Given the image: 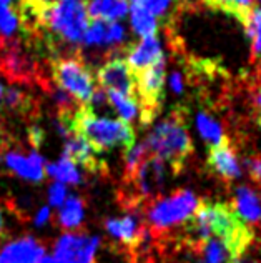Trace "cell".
<instances>
[{
    "mask_svg": "<svg viewBox=\"0 0 261 263\" xmlns=\"http://www.w3.org/2000/svg\"><path fill=\"white\" fill-rule=\"evenodd\" d=\"M50 79L57 87L70 93L78 105H88L97 88L93 70L80 50L58 55L50 60Z\"/></svg>",
    "mask_w": 261,
    "mask_h": 263,
    "instance_id": "277c9868",
    "label": "cell"
},
{
    "mask_svg": "<svg viewBox=\"0 0 261 263\" xmlns=\"http://www.w3.org/2000/svg\"><path fill=\"white\" fill-rule=\"evenodd\" d=\"M207 168L213 175L225 180V182H233L242 177V167H239V160L235 148L231 147L228 138L218 145L213 147L208 152L207 158Z\"/></svg>",
    "mask_w": 261,
    "mask_h": 263,
    "instance_id": "8fae6325",
    "label": "cell"
},
{
    "mask_svg": "<svg viewBox=\"0 0 261 263\" xmlns=\"http://www.w3.org/2000/svg\"><path fill=\"white\" fill-rule=\"evenodd\" d=\"M27 134H29V142L32 145L33 150H38L40 145L44 143L45 140V132L44 128H40L38 125H30L29 130H27Z\"/></svg>",
    "mask_w": 261,
    "mask_h": 263,
    "instance_id": "4dcf8cb0",
    "label": "cell"
},
{
    "mask_svg": "<svg viewBox=\"0 0 261 263\" xmlns=\"http://www.w3.org/2000/svg\"><path fill=\"white\" fill-rule=\"evenodd\" d=\"M187 114L183 107L173 108L167 119L156 123L143 142L150 155L162 158L175 175L185 168L193 154V143L187 128Z\"/></svg>",
    "mask_w": 261,
    "mask_h": 263,
    "instance_id": "6da1fadb",
    "label": "cell"
},
{
    "mask_svg": "<svg viewBox=\"0 0 261 263\" xmlns=\"http://www.w3.org/2000/svg\"><path fill=\"white\" fill-rule=\"evenodd\" d=\"M105 230L115 241H118L127 250H133L145 237L148 232V227L143 223L142 212H128L127 215L120 218H107L105 220Z\"/></svg>",
    "mask_w": 261,
    "mask_h": 263,
    "instance_id": "30bf717a",
    "label": "cell"
},
{
    "mask_svg": "<svg viewBox=\"0 0 261 263\" xmlns=\"http://www.w3.org/2000/svg\"><path fill=\"white\" fill-rule=\"evenodd\" d=\"M196 128H198V134H200L203 140L208 143L210 148L218 147L226 138L219 122L213 119L208 112H203V110L198 112L196 115Z\"/></svg>",
    "mask_w": 261,
    "mask_h": 263,
    "instance_id": "7402d4cb",
    "label": "cell"
},
{
    "mask_svg": "<svg viewBox=\"0 0 261 263\" xmlns=\"http://www.w3.org/2000/svg\"><path fill=\"white\" fill-rule=\"evenodd\" d=\"M246 37L251 42V59L258 62L261 59V10L255 9L250 15L248 22L243 25Z\"/></svg>",
    "mask_w": 261,
    "mask_h": 263,
    "instance_id": "484cf974",
    "label": "cell"
},
{
    "mask_svg": "<svg viewBox=\"0 0 261 263\" xmlns=\"http://www.w3.org/2000/svg\"><path fill=\"white\" fill-rule=\"evenodd\" d=\"M0 2L5 4V5H13V2H15V0H0Z\"/></svg>",
    "mask_w": 261,
    "mask_h": 263,
    "instance_id": "ab89813d",
    "label": "cell"
},
{
    "mask_svg": "<svg viewBox=\"0 0 261 263\" xmlns=\"http://www.w3.org/2000/svg\"><path fill=\"white\" fill-rule=\"evenodd\" d=\"M128 10H130V22H132V29L136 35H140V39L156 35L158 20L147 9H143V7L138 4L130 2Z\"/></svg>",
    "mask_w": 261,
    "mask_h": 263,
    "instance_id": "44dd1931",
    "label": "cell"
},
{
    "mask_svg": "<svg viewBox=\"0 0 261 263\" xmlns=\"http://www.w3.org/2000/svg\"><path fill=\"white\" fill-rule=\"evenodd\" d=\"M130 2L142 5L143 9H147L156 20L162 18V20H167V22H171V13L176 9H180L178 0H130Z\"/></svg>",
    "mask_w": 261,
    "mask_h": 263,
    "instance_id": "4316f807",
    "label": "cell"
},
{
    "mask_svg": "<svg viewBox=\"0 0 261 263\" xmlns=\"http://www.w3.org/2000/svg\"><path fill=\"white\" fill-rule=\"evenodd\" d=\"M165 70H167V60L163 57L152 67L133 73L142 127H148L162 112V102L165 97Z\"/></svg>",
    "mask_w": 261,
    "mask_h": 263,
    "instance_id": "8992f818",
    "label": "cell"
},
{
    "mask_svg": "<svg viewBox=\"0 0 261 263\" xmlns=\"http://www.w3.org/2000/svg\"><path fill=\"white\" fill-rule=\"evenodd\" d=\"M2 102L10 112L17 114L25 120H35L40 115V103L30 92L18 87H9L4 90Z\"/></svg>",
    "mask_w": 261,
    "mask_h": 263,
    "instance_id": "e0dca14e",
    "label": "cell"
},
{
    "mask_svg": "<svg viewBox=\"0 0 261 263\" xmlns=\"http://www.w3.org/2000/svg\"><path fill=\"white\" fill-rule=\"evenodd\" d=\"M4 235V217H2V210H0V238Z\"/></svg>",
    "mask_w": 261,
    "mask_h": 263,
    "instance_id": "74e56055",
    "label": "cell"
},
{
    "mask_svg": "<svg viewBox=\"0 0 261 263\" xmlns=\"http://www.w3.org/2000/svg\"><path fill=\"white\" fill-rule=\"evenodd\" d=\"M18 27V17H17V9L10 7L7 13L4 15L2 22H0V39H12Z\"/></svg>",
    "mask_w": 261,
    "mask_h": 263,
    "instance_id": "83f0119b",
    "label": "cell"
},
{
    "mask_svg": "<svg viewBox=\"0 0 261 263\" xmlns=\"http://www.w3.org/2000/svg\"><path fill=\"white\" fill-rule=\"evenodd\" d=\"M45 255V245L33 237L12 240L0 248V263H37Z\"/></svg>",
    "mask_w": 261,
    "mask_h": 263,
    "instance_id": "4fadbf2b",
    "label": "cell"
},
{
    "mask_svg": "<svg viewBox=\"0 0 261 263\" xmlns=\"http://www.w3.org/2000/svg\"><path fill=\"white\" fill-rule=\"evenodd\" d=\"M125 55H127V59H125L127 65L130 67V70L133 73L145 70V68L152 67L158 60L165 57L163 48H162V40L158 39V35L140 39V42L128 45Z\"/></svg>",
    "mask_w": 261,
    "mask_h": 263,
    "instance_id": "7c38bea8",
    "label": "cell"
},
{
    "mask_svg": "<svg viewBox=\"0 0 261 263\" xmlns=\"http://www.w3.org/2000/svg\"><path fill=\"white\" fill-rule=\"evenodd\" d=\"M0 73L13 85H37L45 90L52 84L30 47L15 37L0 39Z\"/></svg>",
    "mask_w": 261,
    "mask_h": 263,
    "instance_id": "3957f363",
    "label": "cell"
},
{
    "mask_svg": "<svg viewBox=\"0 0 261 263\" xmlns=\"http://www.w3.org/2000/svg\"><path fill=\"white\" fill-rule=\"evenodd\" d=\"M0 158L7 172L27 182L40 183L45 178V160L37 150H24L15 140L0 145Z\"/></svg>",
    "mask_w": 261,
    "mask_h": 263,
    "instance_id": "52a82bcc",
    "label": "cell"
},
{
    "mask_svg": "<svg viewBox=\"0 0 261 263\" xmlns=\"http://www.w3.org/2000/svg\"><path fill=\"white\" fill-rule=\"evenodd\" d=\"M88 20L118 22L128 13V0H85Z\"/></svg>",
    "mask_w": 261,
    "mask_h": 263,
    "instance_id": "ac0fdd59",
    "label": "cell"
},
{
    "mask_svg": "<svg viewBox=\"0 0 261 263\" xmlns=\"http://www.w3.org/2000/svg\"><path fill=\"white\" fill-rule=\"evenodd\" d=\"M4 85L2 84H0V108H2V99H4Z\"/></svg>",
    "mask_w": 261,
    "mask_h": 263,
    "instance_id": "f35d334b",
    "label": "cell"
},
{
    "mask_svg": "<svg viewBox=\"0 0 261 263\" xmlns=\"http://www.w3.org/2000/svg\"><path fill=\"white\" fill-rule=\"evenodd\" d=\"M258 195H259V198H261V183H259V193H258Z\"/></svg>",
    "mask_w": 261,
    "mask_h": 263,
    "instance_id": "7bdbcfd3",
    "label": "cell"
},
{
    "mask_svg": "<svg viewBox=\"0 0 261 263\" xmlns=\"http://www.w3.org/2000/svg\"><path fill=\"white\" fill-rule=\"evenodd\" d=\"M239 263H261L259 260H242Z\"/></svg>",
    "mask_w": 261,
    "mask_h": 263,
    "instance_id": "60d3db41",
    "label": "cell"
},
{
    "mask_svg": "<svg viewBox=\"0 0 261 263\" xmlns=\"http://www.w3.org/2000/svg\"><path fill=\"white\" fill-rule=\"evenodd\" d=\"M10 7H12V5H5V4H2V2H0V22H2L4 15H5V13H7V10L10 9Z\"/></svg>",
    "mask_w": 261,
    "mask_h": 263,
    "instance_id": "8d00e7d4",
    "label": "cell"
},
{
    "mask_svg": "<svg viewBox=\"0 0 261 263\" xmlns=\"http://www.w3.org/2000/svg\"><path fill=\"white\" fill-rule=\"evenodd\" d=\"M20 2L27 4L29 7H32V9H35V10L45 12V10L53 9V7L57 5L60 0H20Z\"/></svg>",
    "mask_w": 261,
    "mask_h": 263,
    "instance_id": "d6a6232c",
    "label": "cell"
},
{
    "mask_svg": "<svg viewBox=\"0 0 261 263\" xmlns=\"http://www.w3.org/2000/svg\"><path fill=\"white\" fill-rule=\"evenodd\" d=\"M231 210L246 225L251 227L261 223V198L258 195V192L250 189V186L246 185L236 186Z\"/></svg>",
    "mask_w": 261,
    "mask_h": 263,
    "instance_id": "9a60e30c",
    "label": "cell"
},
{
    "mask_svg": "<svg viewBox=\"0 0 261 263\" xmlns=\"http://www.w3.org/2000/svg\"><path fill=\"white\" fill-rule=\"evenodd\" d=\"M62 157L68 158V160L73 162L75 165H80V167H84L87 172H90V174H95V175L105 174L107 172V163L98 160L90 145H88L82 137L75 135V134L65 138L64 155Z\"/></svg>",
    "mask_w": 261,
    "mask_h": 263,
    "instance_id": "5bb4252c",
    "label": "cell"
},
{
    "mask_svg": "<svg viewBox=\"0 0 261 263\" xmlns=\"http://www.w3.org/2000/svg\"><path fill=\"white\" fill-rule=\"evenodd\" d=\"M97 80L98 87L104 88L105 92H115L123 97L136 99L135 75L127 65L125 59H108L97 70Z\"/></svg>",
    "mask_w": 261,
    "mask_h": 263,
    "instance_id": "9c48e42d",
    "label": "cell"
},
{
    "mask_svg": "<svg viewBox=\"0 0 261 263\" xmlns=\"http://www.w3.org/2000/svg\"><path fill=\"white\" fill-rule=\"evenodd\" d=\"M49 220H50V209H49V206H42V209H40L38 213L35 215V218H33V223H35L37 227H42Z\"/></svg>",
    "mask_w": 261,
    "mask_h": 263,
    "instance_id": "836d02e7",
    "label": "cell"
},
{
    "mask_svg": "<svg viewBox=\"0 0 261 263\" xmlns=\"http://www.w3.org/2000/svg\"><path fill=\"white\" fill-rule=\"evenodd\" d=\"M148 157H150V152L143 142L133 145L128 152H125V158H123V178L122 180L132 178L136 174V170L142 167L143 162H145Z\"/></svg>",
    "mask_w": 261,
    "mask_h": 263,
    "instance_id": "d4e9b609",
    "label": "cell"
},
{
    "mask_svg": "<svg viewBox=\"0 0 261 263\" xmlns=\"http://www.w3.org/2000/svg\"><path fill=\"white\" fill-rule=\"evenodd\" d=\"M100 240L85 233H65L55 243L53 258L58 263H97Z\"/></svg>",
    "mask_w": 261,
    "mask_h": 263,
    "instance_id": "ba28073f",
    "label": "cell"
},
{
    "mask_svg": "<svg viewBox=\"0 0 261 263\" xmlns=\"http://www.w3.org/2000/svg\"><path fill=\"white\" fill-rule=\"evenodd\" d=\"M245 165H246V170H248V175L255 183H261V155L258 154H253L245 157Z\"/></svg>",
    "mask_w": 261,
    "mask_h": 263,
    "instance_id": "f1b7e54d",
    "label": "cell"
},
{
    "mask_svg": "<svg viewBox=\"0 0 261 263\" xmlns=\"http://www.w3.org/2000/svg\"><path fill=\"white\" fill-rule=\"evenodd\" d=\"M187 245V243H185ZM191 252V263H239L223 240L211 237L200 245H187Z\"/></svg>",
    "mask_w": 261,
    "mask_h": 263,
    "instance_id": "2e32d148",
    "label": "cell"
},
{
    "mask_svg": "<svg viewBox=\"0 0 261 263\" xmlns=\"http://www.w3.org/2000/svg\"><path fill=\"white\" fill-rule=\"evenodd\" d=\"M37 263H58V261L53 258V255H44V257L40 258Z\"/></svg>",
    "mask_w": 261,
    "mask_h": 263,
    "instance_id": "d590c367",
    "label": "cell"
},
{
    "mask_svg": "<svg viewBox=\"0 0 261 263\" xmlns=\"http://www.w3.org/2000/svg\"><path fill=\"white\" fill-rule=\"evenodd\" d=\"M170 88L171 92L175 95H182L183 90H185V79H183V73L178 72V70H173L170 75Z\"/></svg>",
    "mask_w": 261,
    "mask_h": 263,
    "instance_id": "1f68e13d",
    "label": "cell"
},
{
    "mask_svg": "<svg viewBox=\"0 0 261 263\" xmlns=\"http://www.w3.org/2000/svg\"><path fill=\"white\" fill-rule=\"evenodd\" d=\"M200 200L191 190L180 189L168 197H158L145 206L150 232L156 237L182 223H187L195 213Z\"/></svg>",
    "mask_w": 261,
    "mask_h": 263,
    "instance_id": "5b68a950",
    "label": "cell"
},
{
    "mask_svg": "<svg viewBox=\"0 0 261 263\" xmlns=\"http://www.w3.org/2000/svg\"><path fill=\"white\" fill-rule=\"evenodd\" d=\"M45 172L55 180V182H58L62 185L64 183H72V185L82 183V175L77 168V165L65 157H62L60 160L55 163H45Z\"/></svg>",
    "mask_w": 261,
    "mask_h": 263,
    "instance_id": "603a6c76",
    "label": "cell"
},
{
    "mask_svg": "<svg viewBox=\"0 0 261 263\" xmlns=\"http://www.w3.org/2000/svg\"><path fill=\"white\" fill-rule=\"evenodd\" d=\"M65 200H67V189H65V185L55 182L49 189V202H50V205L55 206V209H58V206H62V205L65 203Z\"/></svg>",
    "mask_w": 261,
    "mask_h": 263,
    "instance_id": "f546056e",
    "label": "cell"
},
{
    "mask_svg": "<svg viewBox=\"0 0 261 263\" xmlns=\"http://www.w3.org/2000/svg\"><path fill=\"white\" fill-rule=\"evenodd\" d=\"M256 115H258V125L261 127V110H256Z\"/></svg>",
    "mask_w": 261,
    "mask_h": 263,
    "instance_id": "b9f144b4",
    "label": "cell"
},
{
    "mask_svg": "<svg viewBox=\"0 0 261 263\" xmlns=\"http://www.w3.org/2000/svg\"><path fill=\"white\" fill-rule=\"evenodd\" d=\"M72 132L84 138L95 154H104L113 148L128 152L136 142V132L132 123L95 115L87 105L78 107L72 120Z\"/></svg>",
    "mask_w": 261,
    "mask_h": 263,
    "instance_id": "7a4b0ae2",
    "label": "cell"
},
{
    "mask_svg": "<svg viewBox=\"0 0 261 263\" xmlns=\"http://www.w3.org/2000/svg\"><path fill=\"white\" fill-rule=\"evenodd\" d=\"M202 7H207L210 10H216V12H223L226 15H230L245 25L248 22L250 15L255 7V0H203Z\"/></svg>",
    "mask_w": 261,
    "mask_h": 263,
    "instance_id": "d6986e66",
    "label": "cell"
},
{
    "mask_svg": "<svg viewBox=\"0 0 261 263\" xmlns=\"http://www.w3.org/2000/svg\"><path fill=\"white\" fill-rule=\"evenodd\" d=\"M84 217H85V200L80 195H72L60 206L57 221L64 230H68L72 233V230L80 228Z\"/></svg>",
    "mask_w": 261,
    "mask_h": 263,
    "instance_id": "ffe728a7",
    "label": "cell"
},
{
    "mask_svg": "<svg viewBox=\"0 0 261 263\" xmlns=\"http://www.w3.org/2000/svg\"><path fill=\"white\" fill-rule=\"evenodd\" d=\"M107 99L108 103L113 107V110L118 114L120 120L127 122V123H132L136 117H138V100L136 99H130V97H123L120 93H115V92H107Z\"/></svg>",
    "mask_w": 261,
    "mask_h": 263,
    "instance_id": "cb8c5ba5",
    "label": "cell"
},
{
    "mask_svg": "<svg viewBox=\"0 0 261 263\" xmlns=\"http://www.w3.org/2000/svg\"><path fill=\"white\" fill-rule=\"evenodd\" d=\"M203 0H178L180 4V9H195V7H200Z\"/></svg>",
    "mask_w": 261,
    "mask_h": 263,
    "instance_id": "e575fe53",
    "label": "cell"
}]
</instances>
